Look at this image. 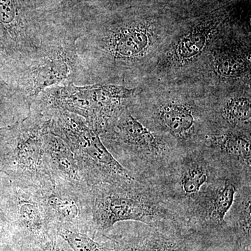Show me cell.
<instances>
[{
    "label": "cell",
    "mask_w": 251,
    "mask_h": 251,
    "mask_svg": "<svg viewBox=\"0 0 251 251\" xmlns=\"http://www.w3.org/2000/svg\"><path fill=\"white\" fill-rule=\"evenodd\" d=\"M90 200L94 227L103 233L124 221L173 233H181L184 229L178 214L149 183L128 186L99 183L91 188Z\"/></svg>",
    "instance_id": "cell-1"
},
{
    "label": "cell",
    "mask_w": 251,
    "mask_h": 251,
    "mask_svg": "<svg viewBox=\"0 0 251 251\" xmlns=\"http://www.w3.org/2000/svg\"><path fill=\"white\" fill-rule=\"evenodd\" d=\"M100 138L117 161L143 182L156 179L184 153L164 135L141 123L127 107L110 122Z\"/></svg>",
    "instance_id": "cell-2"
},
{
    "label": "cell",
    "mask_w": 251,
    "mask_h": 251,
    "mask_svg": "<svg viewBox=\"0 0 251 251\" xmlns=\"http://www.w3.org/2000/svg\"><path fill=\"white\" fill-rule=\"evenodd\" d=\"M48 125L46 114L31 108L25 118L0 127V173L38 188L51 182L44 148Z\"/></svg>",
    "instance_id": "cell-3"
},
{
    "label": "cell",
    "mask_w": 251,
    "mask_h": 251,
    "mask_svg": "<svg viewBox=\"0 0 251 251\" xmlns=\"http://www.w3.org/2000/svg\"><path fill=\"white\" fill-rule=\"evenodd\" d=\"M48 131L69 145L91 187L99 183L128 186L140 181L110 152L100 135L82 117L59 110H44Z\"/></svg>",
    "instance_id": "cell-4"
},
{
    "label": "cell",
    "mask_w": 251,
    "mask_h": 251,
    "mask_svg": "<svg viewBox=\"0 0 251 251\" xmlns=\"http://www.w3.org/2000/svg\"><path fill=\"white\" fill-rule=\"evenodd\" d=\"M0 32L10 74L66 41L32 0H0Z\"/></svg>",
    "instance_id": "cell-5"
},
{
    "label": "cell",
    "mask_w": 251,
    "mask_h": 251,
    "mask_svg": "<svg viewBox=\"0 0 251 251\" xmlns=\"http://www.w3.org/2000/svg\"><path fill=\"white\" fill-rule=\"evenodd\" d=\"M134 92L135 89L123 86H77L68 81L64 85L46 89L30 108L75 114L83 117L89 127L100 135L122 109L126 107V101L133 97Z\"/></svg>",
    "instance_id": "cell-6"
},
{
    "label": "cell",
    "mask_w": 251,
    "mask_h": 251,
    "mask_svg": "<svg viewBox=\"0 0 251 251\" xmlns=\"http://www.w3.org/2000/svg\"><path fill=\"white\" fill-rule=\"evenodd\" d=\"M226 168L202 146L181 153L150 184L178 214L184 227L188 211Z\"/></svg>",
    "instance_id": "cell-7"
},
{
    "label": "cell",
    "mask_w": 251,
    "mask_h": 251,
    "mask_svg": "<svg viewBox=\"0 0 251 251\" xmlns=\"http://www.w3.org/2000/svg\"><path fill=\"white\" fill-rule=\"evenodd\" d=\"M156 39L153 23L121 20L105 25L99 31L86 29L75 41V52H91V55L97 54L92 57H100L114 65H127L148 55L153 49Z\"/></svg>",
    "instance_id": "cell-8"
},
{
    "label": "cell",
    "mask_w": 251,
    "mask_h": 251,
    "mask_svg": "<svg viewBox=\"0 0 251 251\" xmlns=\"http://www.w3.org/2000/svg\"><path fill=\"white\" fill-rule=\"evenodd\" d=\"M0 194L10 224V233L21 251L40 245L57 234L50 221L41 188L6 177Z\"/></svg>",
    "instance_id": "cell-9"
},
{
    "label": "cell",
    "mask_w": 251,
    "mask_h": 251,
    "mask_svg": "<svg viewBox=\"0 0 251 251\" xmlns=\"http://www.w3.org/2000/svg\"><path fill=\"white\" fill-rule=\"evenodd\" d=\"M77 72L75 44L54 46L13 73L11 83L27 103L28 108L46 89L72 81Z\"/></svg>",
    "instance_id": "cell-10"
},
{
    "label": "cell",
    "mask_w": 251,
    "mask_h": 251,
    "mask_svg": "<svg viewBox=\"0 0 251 251\" xmlns=\"http://www.w3.org/2000/svg\"><path fill=\"white\" fill-rule=\"evenodd\" d=\"M148 122L150 129L164 135L181 152L202 148L211 133L205 128L202 109L181 99L158 102L150 110Z\"/></svg>",
    "instance_id": "cell-11"
},
{
    "label": "cell",
    "mask_w": 251,
    "mask_h": 251,
    "mask_svg": "<svg viewBox=\"0 0 251 251\" xmlns=\"http://www.w3.org/2000/svg\"><path fill=\"white\" fill-rule=\"evenodd\" d=\"M251 178L226 168L185 216V228L202 234L228 230L226 217L239 188L251 184Z\"/></svg>",
    "instance_id": "cell-12"
},
{
    "label": "cell",
    "mask_w": 251,
    "mask_h": 251,
    "mask_svg": "<svg viewBox=\"0 0 251 251\" xmlns=\"http://www.w3.org/2000/svg\"><path fill=\"white\" fill-rule=\"evenodd\" d=\"M41 191L54 230L64 227L97 231L92 219L90 192H82L52 181L41 188Z\"/></svg>",
    "instance_id": "cell-13"
},
{
    "label": "cell",
    "mask_w": 251,
    "mask_h": 251,
    "mask_svg": "<svg viewBox=\"0 0 251 251\" xmlns=\"http://www.w3.org/2000/svg\"><path fill=\"white\" fill-rule=\"evenodd\" d=\"M251 129L220 128L208 135L204 148L226 168L251 177Z\"/></svg>",
    "instance_id": "cell-14"
},
{
    "label": "cell",
    "mask_w": 251,
    "mask_h": 251,
    "mask_svg": "<svg viewBox=\"0 0 251 251\" xmlns=\"http://www.w3.org/2000/svg\"><path fill=\"white\" fill-rule=\"evenodd\" d=\"M220 24L216 18L204 20L179 34L165 52L163 67H183L198 59L215 38Z\"/></svg>",
    "instance_id": "cell-15"
},
{
    "label": "cell",
    "mask_w": 251,
    "mask_h": 251,
    "mask_svg": "<svg viewBox=\"0 0 251 251\" xmlns=\"http://www.w3.org/2000/svg\"><path fill=\"white\" fill-rule=\"evenodd\" d=\"M44 148L52 181L82 192H90L92 187L75 155L64 140L48 132L44 137Z\"/></svg>",
    "instance_id": "cell-16"
},
{
    "label": "cell",
    "mask_w": 251,
    "mask_h": 251,
    "mask_svg": "<svg viewBox=\"0 0 251 251\" xmlns=\"http://www.w3.org/2000/svg\"><path fill=\"white\" fill-rule=\"evenodd\" d=\"M107 233L112 239L111 251H180L184 245L177 234L153 228L143 234L124 230Z\"/></svg>",
    "instance_id": "cell-17"
},
{
    "label": "cell",
    "mask_w": 251,
    "mask_h": 251,
    "mask_svg": "<svg viewBox=\"0 0 251 251\" xmlns=\"http://www.w3.org/2000/svg\"><path fill=\"white\" fill-rule=\"evenodd\" d=\"M251 184L244 185L236 195L227 217L228 230L244 251H251ZM226 217V218H227Z\"/></svg>",
    "instance_id": "cell-18"
},
{
    "label": "cell",
    "mask_w": 251,
    "mask_h": 251,
    "mask_svg": "<svg viewBox=\"0 0 251 251\" xmlns=\"http://www.w3.org/2000/svg\"><path fill=\"white\" fill-rule=\"evenodd\" d=\"M73 251H111L112 241L108 233L60 227L56 230Z\"/></svg>",
    "instance_id": "cell-19"
},
{
    "label": "cell",
    "mask_w": 251,
    "mask_h": 251,
    "mask_svg": "<svg viewBox=\"0 0 251 251\" xmlns=\"http://www.w3.org/2000/svg\"><path fill=\"white\" fill-rule=\"evenodd\" d=\"M219 115L224 122L222 127L224 128L251 129L250 97L239 95L227 99L221 105Z\"/></svg>",
    "instance_id": "cell-20"
},
{
    "label": "cell",
    "mask_w": 251,
    "mask_h": 251,
    "mask_svg": "<svg viewBox=\"0 0 251 251\" xmlns=\"http://www.w3.org/2000/svg\"><path fill=\"white\" fill-rule=\"evenodd\" d=\"M249 61L237 52H224L219 54L214 61L215 72L219 76L233 78L242 76L248 70Z\"/></svg>",
    "instance_id": "cell-21"
},
{
    "label": "cell",
    "mask_w": 251,
    "mask_h": 251,
    "mask_svg": "<svg viewBox=\"0 0 251 251\" xmlns=\"http://www.w3.org/2000/svg\"><path fill=\"white\" fill-rule=\"evenodd\" d=\"M2 71H4V67L0 63V107L18 99L24 100L23 96L11 82L5 80L2 75Z\"/></svg>",
    "instance_id": "cell-22"
},
{
    "label": "cell",
    "mask_w": 251,
    "mask_h": 251,
    "mask_svg": "<svg viewBox=\"0 0 251 251\" xmlns=\"http://www.w3.org/2000/svg\"><path fill=\"white\" fill-rule=\"evenodd\" d=\"M21 251H73L67 242L56 234L40 245Z\"/></svg>",
    "instance_id": "cell-23"
},
{
    "label": "cell",
    "mask_w": 251,
    "mask_h": 251,
    "mask_svg": "<svg viewBox=\"0 0 251 251\" xmlns=\"http://www.w3.org/2000/svg\"><path fill=\"white\" fill-rule=\"evenodd\" d=\"M0 237H11L9 221L6 216L4 204L1 194H0Z\"/></svg>",
    "instance_id": "cell-24"
},
{
    "label": "cell",
    "mask_w": 251,
    "mask_h": 251,
    "mask_svg": "<svg viewBox=\"0 0 251 251\" xmlns=\"http://www.w3.org/2000/svg\"><path fill=\"white\" fill-rule=\"evenodd\" d=\"M0 251H21L11 237H0Z\"/></svg>",
    "instance_id": "cell-25"
},
{
    "label": "cell",
    "mask_w": 251,
    "mask_h": 251,
    "mask_svg": "<svg viewBox=\"0 0 251 251\" xmlns=\"http://www.w3.org/2000/svg\"><path fill=\"white\" fill-rule=\"evenodd\" d=\"M0 63L2 64L4 71L6 72L9 67V60H8L7 54H6V49H5L1 32H0Z\"/></svg>",
    "instance_id": "cell-26"
},
{
    "label": "cell",
    "mask_w": 251,
    "mask_h": 251,
    "mask_svg": "<svg viewBox=\"0 0 251 251\" xmlns=\"http://www.w3.org/2000/svg\"><path fill=\"white\" fill-rule=\"evenodd\" d=\"M32 1H34V2H35L38 6H39V7L41 9V7H42V4L43 2H44V0H32Z\"/></svg>",
    "instance_id": "cell-27"
}]
</instances>
